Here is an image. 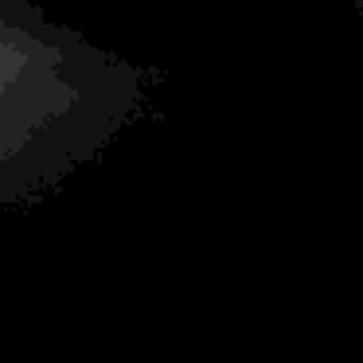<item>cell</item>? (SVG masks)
<instances>
[{
	"instance_id": "obj_1",
	"label": "cell",
	"mask_w": 363,
	"mask_h": 363,
	"mask_svg": "<svg viewBox=\"0 0 363 363\" xmlns=\"http://www.w3.org/2000/svg\"><path fill=\"white\" fill-rule=\"evenodd\" d=\"M164 71L35 0H0V211H24L157 113Z\"/></svg>"
},
{
	"instance_id": "obj_2",
	"label": "cell",
	"mask_w": 363,
	"mask_h": 363,
	"mask_svg": "<svg viewBox=\"0 0 363 363\" xmlns=\"http://www.w3.org/2000/svg\"><path fill=\"white\" fill-rule=\"evenodd\" d=\"M352 4H355V9H359V12H363V0H352Z\"/></svg>"
}]
</instances>
